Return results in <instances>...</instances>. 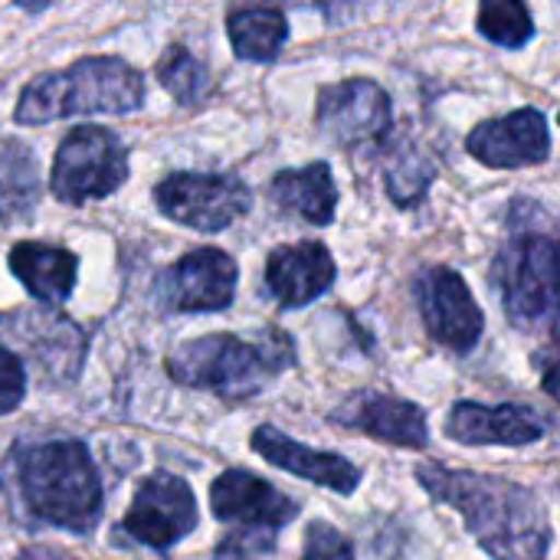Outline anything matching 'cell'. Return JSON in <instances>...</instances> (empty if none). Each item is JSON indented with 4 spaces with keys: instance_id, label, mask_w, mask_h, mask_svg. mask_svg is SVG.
I'll use <instances>...</instances> for the list:
<instances>
[{
    "instance_id": "484cf974",
    "label": "cell",
    "mask_w": 560,
    "mask_h": 560,
    "mask_svg": "<svg viewBox=\"0 0 560 560\" xmlns=\"http://www.w3.org/2000/svg\"><path fill=\"white\" fill-rule=\"evenodd\" d=\"M23 394H26L23 364H20V358L13 351H7L0 345V417L13 413L23 404Z\"/></svg>"
},
{
    "instance_id": "8fae6325",
    "label": "cell",
    "mask_w": 560,
    "mask_h": 560,
    "mask_svg": "<svg viewBox=\"0 0 560 560\" xmlns=\"http://www.w3.org/2000/svg\"><path fill=\"white\" fill-rule=\"evenodd\" d=\"M318 128L338 144L381 141L394 125L390 95L371 79H345L318 92Z\"/></svg>"
},
{
    "instance_id": "4316f807",
    "label": "cell",
    "mask_w": 560,
    "mask_h": 560,
    "mask_svg": "<svg viewBox=\"0 0 560 560\" xmlns=\"http://www.w3.org/2000/svg\"><path fill=\"white\" fill-rule=\"evenodd\" d=\"M541 387L560 404V354L545 361V368H541Z\"/></svg>"
},
{
    "instance_id": "ffe728a7",
    "label": "cell",
    "mask_w": 560,
    "mask_h": 560,
    "mask_svg": "<svg viewBox=\"0 0 560 560\" xmlns=\"http://www.w3.org/2000/svg\"><path fill=\"white\" fill-rule=\"evenodd\" d=\"M233 52L246 62H272L289 39V20L276 7H243L226 20Z\"/></svg>"
},
{
    "instance_id": "7a4b0ae2",
    "label": "cell",
    "mask_w": 560,
    "mask_h": 560,
    "mask_svg": "<svg viewBox=\"0 0 560 560\" xmlns=\"http://www.w3.org/2000/svg\"><path fill=\"white\" fill-rule=\"evenodd\" d=\"M26 509L66 532H92L102 518V479L82 443L56 440L13 450Z\"/></svg>"
},
{
    "instance_id": "d6986e66",
    "label": "cell",
    "mask_w": 560,
    "mask_h": 560,
    "mask_svg": "<svg viewBox=\"0 0 560 560\" xmlns=\"http://www.w3.org/2000/svg\"><path fill=\"white\" fill-rule=\"evenodd\" d=\"M269 197L282 210L302 217L312 226H328L335 220V207H338V187H335L331 167L325 161L279 171L269 184Z\"/></svg>"
},
{
    "instance_id": "83f0119b",
    "label": "cell",
    "mask_w": 560,
    "mask_h": 560,
    "mask_svg": "<svg viewBox=\"0 0 560 560\" xmlns=\"http://www.w3.org/2000/svg\"><path fill=\"white\" fill-rule=\"evenodd\" d=\"M16 560H75V558H69V555H62V551H56V548H26V551H23Z\"/></svg>"
},
{
    "instance_id": "cb8c5ba5",
    "label": "cell",
    "mask_w": 560,
    "mask_h": 560,
    "mask_svg": "<svg viewBox=\"0 0 560 560\" xmlns=\"http://www.w3.org/2000/svg\"><path fill=\"white\" fill-rule=\"evenodd\" d=\"M302 560H354L351 541L328 522H312L305 528V551Z\"/></svg>"
},
{
    "instance_id": "5bb4252c",
    "label": "cell",
    "mask_w": 560,
    "mask_h": 560,
    "mask_svg": "<svg viewBox=\"0 0 560 560\" xmlns=\"http://www.w3.org/2000/svg\"><path fill=\"white\" fill-rule=\"evenodd\" d=\"M331 423L345 430H358L371 440H381L400 450H423L430 443L427 413L417 404L404 397H390V394H374V390L351 394L348 400L338 404V410L331 413Z\"/></svg>"
},
{
    "instance_id": "5b68a950",
    "label": "cell",
    "mask_w": 560,
    "mask_h": 560,
    "mask_svg": "<svg viewBox=\"0 0 560 560\" xmlns=\"http://www.w3.org/2000/svg\"><path fill=\"white\" fill-rule=\"evenodd\" d=\"M492 285L505 315L518 328H535L560 305V243L551 236H518L502 246Z\"/></svg>"
},
{
    "instance_id": "f1b7e54d",
    "label": "cell",
    "mask_w": 560,
    "mask_h": 560,
    "mask_svg": "<svg viewBox=\"0 0 560 560\" xmlns=\"http://www.w3.org/2000/svg\"><path fill=\"white\" fill-rule=\"evenodd\" d=\"M558 315H560V305H558ZM558 335H560V318H558Z\"/></svg>"
},
{
    "instance_id": "9a60e30c",
    "label": "cell",
    "mask_w": 560,
    "mask_h": 560,
    "mask_svg": "<svg viewBox=\"0 0 560 560\" xmlns=\"http://www.w3.org/2000/svg\"><path fill=\"white\" fill-rule=\"evenodd\" d=\"M335 259L318 240L279 246L266 259V289L282 308L312 305L335 285Z\"/></svg>"
},
{
    "instance_id": "6da1fadb",
    "label": "cell",
    "mask_w": 560,
    "mask_h": 560,
    "mask_svg": "<svg viewBox=\"0 0 560 560\" xmlns=\"http://www.w3.org/2000/svg\"><path fill=\"white\" fill-rule=\"evenodd\" d=\"M417 482L433 502L450 505L466 522L479 548L495 560H548L551 518L545 502L505 476L450 469L443 463H420Z\"/></svg>"
},
{
    "instance_id": "ac0fdd59",
    "label": "cell",
    "mask_w": 560,
    "mask_h": 560,
    "mask_svg": "<svg viewBox=\"0 0 560 560\" xmlns=\"http://www.w3.org/2000/svg\"><path fill=\"white\" fill-rule=\"evenodd\" d=\"M10 272L23 282V289L39 302H66L72 295L79 259L49 243H16L10 249Z\"/></svg>"
},
{
    "instance_id": "ba28073f",
    "label": "cell",
    "mask_w": 560,
    "mask_h": 560,
    "mask_svg": "<svg viewBox=\"0 0 560 560\" xmlns=\"http://www.w3.org/2000/svg\"><path fill=\"white\" fill-rule=\"evenodd\" d=\"M413 292H417L423 325L440 348L466 354L479 345V338L486 331V315H482L472 289L466 285V279L456 269H450V266L420 269Z\"/></svg>"
},
{
    "instance_id": "44dd1931",
    "label": "cell",
    "mask_w": 560,
    "mask_h": 560,
    "mask_svg": "<svg viewBox=\"0 0 560 560\" xmlns=\"http://www.w3.org/2000/svg\"><path fill=\"white\" fill-rule=\"evenodd\" d=\"M436 177V161L430 151H423L417 141L400 138L384 164V184H387V197L397 207H413L427 197L430 184Z\"/></svg>"
},
{
    "instance_id": "2e32d148",
    "label": "cell",
    "mask_w": 560,
    "mask_h": 560,
    "mask_svg": "<svg viewBox=\"0 0 560 560\" xmlns=\"http://www.w3.org/2000/svg\"><path fill=\"white\" fill-rule=\"evenodd\" d=\"M548 433L545 420L522 404H472L463 400L450 410L446 436L463 446H532Z\"/></svg>"
},
{
    "instance_id": "4fadbf2b",
    "label": "cell",
    "mask_w": 560,
    "mask_h": 560,
    "mask_svg": "<svg viewBox=\"0 0 560 560\" xmlns=\"http://www.w3.org/2000/svg\"><path fill=\"white\" fill-rule=\"evenodd\" d=\"M466 148L486 167L515 171V167L545 164L551 154V135L538 108H518L502 118H489L476 125L466 138Z\"/></svg>"
},
{
    "instance_id": "7402d4cb",
    "label": "cell",
    "mask_w": 560,
    "mask_h": 560,
    "mask_svg": "<svg viewBox=\"0 0 560 560\" xmlns=\"http://www.w3.org/2000/svg\"><path fill=\"white\" fill-rule=\"evenodd\" d=\"M479 33L505 49H522L535 39V20L532 10L518 0H489L476 13Z\"/></svg>"
},
{
    "instance_id": "3957f363",
    "label": "cell",
    "mask_w": 560,
    "mask_h": 560,
    "mask_svg": "<svg viewBox=\"0 0 560 560\" xmlns=\"http://www.w3.org/2000/svg\"><path fill=\"white\" fill-rule=\"evenodd\" d=\"M292 364H295L292 338L279 328H266L256 341L236 335H207L187 341L167 358V374L180 387L243 400V397H256L272 377H279Z\"/></svg>"
},
{
    "instance_id": "30bf717a",
    "label": "cell",
    "mask_w": 560,
    "mask_h": 560,
    "mask_svg": "<svg viewBox=\"0 0 560 560\" xmlns=\"http://www.w3.org/2000/svg\"><path fill=\"white\" fill-rule=\"evenodd\" d=\"M121 528L138 545L167 551L197 528V499L184 479L171 472H154L138 486Z\"/></svg>"
},
{
    "instance_id": "8992f818",
    "label": "cell",
    "mask_w": 560,
    "mask_h": 560,
    "mask_svg": "<svg viewBox=\"0 0 560 560\" xmlns=\"http://www.w3.org/2000/svg\"><path fill=\"white\" fill-rule=\"evenodd\" d=\"M128 180V151L118 135L82 125L69 131L52 161V197L62 203H89L115 194Z\"/></svg>"
},
{
    "instance_id": "7c38bea8",
    "label": "cell",
    "mask_w": 560,
    "mask_h": 560,
    "mask_svg": "<svg viewBox=\"0 0 560 560\" xmlns=\"http://www.w3.org/2000/svg\"><path fill=\"white\" fill-rule=\"evenodd\" d=\"M210 509L220 522L236 525L240 532H269V535L292 525L302 512L299 502H292L272 482L246 469H230L210 486Z\"/></svg>"
},
{
    "instance_id": "9c48e42d",
    "label": "cell",
    "mask_w": 560,
    "mask_h": 560,
    "mask_svg": "<svg viewBox=\"0 0 560 560\" xmlns=\"http://www.w3.org/2000/svg\"><path fill=\"white\" fill-rule=\"evenodd\" d=\"M240 269L230 253L217 246L180 256L154 285L161 308L167 312H223L233 305Z\"/></svg>"
},
{
    "instance_id": "277c9868",
    "label": "cell",
    "mask_w": 560,
    "mask_h": 560,
    "mask_svg": "<svg viewBox=\"0 0 560 560\" xmlns=\"http://www.w3.org/2000/svg\"><path fill=\"white\" fill-rule=\"evenodd\" d=\"M144 102L141 72L118 56H89L69 69L30 82L16 102L20 125H43L72 115H128Z\"/></svg>"
},
{
    "instance_id": "52a82bcc",
    "label": "cell",
    "mask_w": 560,
    "mask_h": 560,
    "mask_svg": "<svg viewBox=\"0 0 560 560\" xmlns=\"http://www.w3.org/2000/svg\"><path fill=\"white\" fill-rule=\"evenodd\" d=\"M154 200L171 220L200 233H220L249 210L253 194L233 174L180 171L158 184Z\"/></svg>"
},
{
    "instance_id": "e0dca14e",
    "label": "cell",
    "mask_w": 560,
    "mask_h": 560,
    "mask_svg": "<svg viewBox=\"0 0 560 560\" xmlns=\"http://www.w3.org/2000/svg\"><path fill=\"white\" fill-rule=\"evenodd\" d=\"M253 450L269 466H279V469H285L305 482H315L322 489H331L338 495H351L361 486V469L351 459H345L338 453H318V450L285 436L276 427H259L253 433Z\"/></svg>"
},
{
    "instance_id": "603a6c76",
    "label": "cell",
    "mask_w": 560,
    "mask_h": 560,
    "mask_svg": "<svg viewBox=\"0 0 560 560\" xmlns=\"http://www.w3.org/2000/svg\"><path fill=\"white\" fill-rule=\"evenodd\" d=\"M158 82L177 105H197L210 89V72L187 46H167L158 62Z\"/></svg>"
},
{
    "instance_id": "d4e9b609",
    "label": "cell",
    "mask_w": 560,
    "mask_h": 560,
    "mask_svg": "<svg viewBox=\"0 0 560 560\" xmlns=\"http://www.w3.org/2000/svg\"><path fill=\"white\" fill-rule=\"evenodd\" d=\"M276 551V535L269 532H233L220 541L217 560H259Z\"/></svg>"
}]
</instances>
